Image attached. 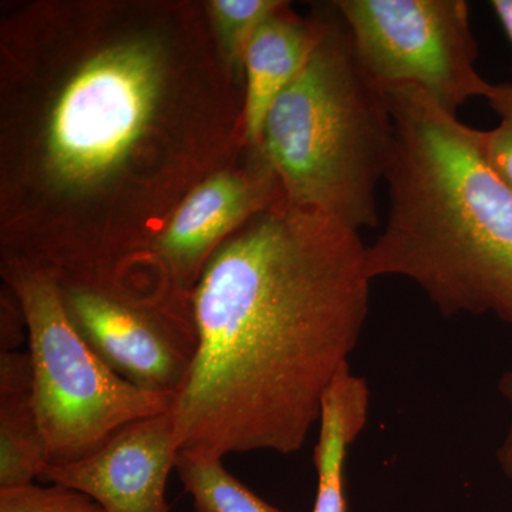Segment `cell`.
Wrapping results in <instances>:
<instances>
[{"label": "cell", "instance_id": "6da1fadb", "mask_svg": "<svg viewBox=\"0 0 512 512\" xmlns=\"http://www.w3.org/2000/svg\"><path fill=\"white\" fill-rule=\"evenodd\" d=\"M359 232L285 200L221 242L191 296L197 352L173 409L185 453L293 454L369 312Z\"/></svg>", "mask_w": 512, "mask_h": 512}, {"label": "cell", "instance_id": "7a4b0ae2", "mask_svg": "<svg viewBox=\"0 0 512 512\" xmlns=\"http://www.w3.org/2000/svg\"><path fill=\"white\" fill-rule=\"evenodd\" d=\"M386 94L390 208L366 247L367 275L410 279L441 315L493 313L512 325V187L488 160L485 131L417 87Z\"/></svg>", "mask_w": 512, "mask_h": 512}, {"label": "cell", "instance_id": "3957f363", "mask_svg": "<svg viewBox=\"0 0 512 512\" xmlns=\"http://www.w3.org/2000/svg\"><path fill=\"white\" fill-rule=\"evenodd\" d=\"M256 150L292 207L357 232L379 224L377 187L394 151L392 111L335 3L319 18L308 62L266 114Z\"/></svg>", "mask_w": 512, "mask_h": 512}, {"label": "cell", "instance_id": "277c9868", "mask_svg": "<svg viewBox=\"0 0 512 512\" xmlns=\"http://www.w3.org/2000/svg\"><path fill=\"white\" fill-rule=\"evenodd\" d=\"M6 281L28 329L33 396L49 466L89 456L128 424L173 409L175 396L128 382L87 345L46 271L12 259Z\"/></svg>", "mask_w": 512, "mask_h": 512}, {"label": "cell", "instance_id": "5b68a950", "mask_svg": "<svg viewBox=\"0 0 512 512\" xmlns=\"http://www.w3.org/2000/svg\"><path fill=\"white\" fill-rule=\"evenodd\" d=\"M163 80V53L148 40L111 46L83 64L47 121L53 181L80 190L119 171L156 113Z\"/></svg>", "mask_w": 512, "mask_h": 512}, {"label": "cell", "instance_id": "8992f818", "mask_svg": "<svg viewBox=\"0 0 512 512\" xmlns=\"http://www.w3.org/2000/svg\"><path fill=\"white\" fill-rule=\"evenodd\" d=\"M357 56L384 92L412 86L450 111L487 96L466 0H338Z\"/></svg>", "mask_w": 512, "mask_h": 512}, {"label": "cell", "instance_id": "52a82bcc", "mask_svg": "<svg viewBox=\"0 0 512 512\" xmlns=\"http://www.w3.org/2000/svg\"><path fill=\"white\" fill-rule=\"evenodd\" d=\"M57 288L74 328L114 372L148 392H180L197 352L192 323L151 311L120 293Z\"/></svg>", "mask_w": 512, "mask_h": 512}, {"label": "cell", "instance_id": "ba28073f", "mask_svg": "<svg viewBox=\"0 0 512 512\" xmlns=\"http://www.w3.org/2000/svg\"><path fill=\"white\" fill-rule=\"evenodd\" d=\"M178 453L170 410L128 424L89 456L47 467L39 480L89 495L106 512H170L165 490Z\"/></svg>", "mask_w": 512, "mask_h": 512}, {"label": "cell", "instance_id": "9c48e42d", "mask_svg": "<svg viewBox=\"0 0 512 512\" xmlns=\"http://www.w3.org/2000/svg\"><path fill=\"white\" fill-rule=\"evenodd\" d=\"M279 187L268 165L249 173H220L198 185L154 242L157 258L175 284L197 285L202 268L221 239L239 222L275 204Z\"/></svg>", "mask_w": 512, "mask_h": 512}, {"label": "cell", "instance_id": "30bf717a", "mask_svg": "<svg viewBox=\"0 0 512 512\" xmlns=\"http://www.w3.org/2000/svg\"><path fill=\"white\" fill-rule=\"evenodd\" d=\"M284 8L256 29L245 52L244 134L256 148L272 103L301 72L319 39V18L301 22L286 15Z\"/></svg>", "mask_w": 512, "mask_h": 512}, {"label": "cell", "instance_id": "8fae6325", "mask_svg": "<svg viewBox=\"0 0 512 512\" xmlns=\"http://www.w3.org/2000/svg\"><path fill=\"white\" fill-rule=\"evenodd\" d=\"M47 467L29 352H0V490L33 484Z\"/></svg>", "mask_w": 512, "mask_h": 512}, {"label": "cell", "instance_id": "7c38bea8", "mask_svg": "<svg viewBox=\"0 0 512 512\" xmlns=\"http://www.w3.org/2000/svg\"><path fill=\"white\" fill-rule=\"evenodd\" d=\"M370 392L363 377L350 366L340 369L322 400L319 437L313 461L318 471V493L312 512H348L345 466L349 447L365 429Z\"/></svg>", "mask_w": 512, "mask_h": 512}, {"label": "cell", "instance_id": "4fadbf2b", "mask_svg": "<svg viewBox=\"0 0 512 512\" xmlns=\"http://www.w3.org/2000/svg\"><path fill=\"white\" fill-rule=\"evenodd\" d=\"M175 470L195 512H282L232 476L220 457L180 451Z\"/></svg>", "mask_w": 512, "mask_h": 512}, {"label": "cell", "instance_id": "5bb4252c", "mask_svg": "<svg viewBox=\"0 0 512 512\" xmlns=\"http://www.w3.org/2000/svg\"><path fill=\"white\" fill-rule=\"evenodd\" d=\"M278 0H214L208 3L221 52L229 66H244L245 52L256 29L284 6Z\"/></svg>", "mask_w": 512, "mask_h": 512}, {"label": "cell", "instance_id": "9a60e30c", "mask_svg": "<svg viewBox=\"0 0 512 512\" xmlns=\"http://www.w3.org/2000/svg\"><path fill=\"white\" fill-rule=\"evenodd\" d=\"M0 512H106L89 495L59 484L3 488Z\"/></svg>", "mask_w": 512, "mask_h": 512}, {"label": "cell", "instance_id": "2e32d148", "mask_svg": "<svg viewBox=\"0 0 512 512\" xmlns=\"http://www.w3.org/2000/svg\"><path fill=\"white\" fill-rule=\"evenodd\" d=\"M485 100L497 113L498 126L485 131L488 160L512 187V83H491Z\"/></svg>", "mask_w": 512, "mask_h": 512}, {"label": "cell", "instance_id": "e0dca14e", "mask_svg": "<svg viewBox=\"0 0 512 512\" xmlns=\"http://www.w3.org/2000/svg\"><path fill=\"white\" fill-rule=\"evenodd\" d=\"M498 389L501 394L511 403L512 406V370L505 373L501 377L500 383H498ZM498 464H500L501 470L508 478L512 480V419L510 429H508L507 436L501 444V447L497 451Z\"/></svg>", "mask_w": 512, "mask_h": 512}, {"label": "cell", "instance_id": "ac0fdd59", "mask_svg": "<svg viewBox=\"0 0 512 512\" xmlns=\"http://www.w3.org/2000/svg\"><path fill=\"white\" fill-rule=\"evenodd\" d=\"M490 5L512 46V0H493Z\"/></svg>", "mask_w": 512, "mask_h": 512}]
</instances>
